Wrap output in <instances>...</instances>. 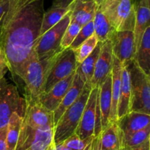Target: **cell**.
Instances as JSON below:
<instances>
[{
    "label": "cell",
    "mask_w": 150,
    "mask_h": 150,
    "mask_svg": "<svg viewBox=\"0 0 150 150\" xmlns=\"http://www.w3.org/2000/svg\"><path fill=\"white\" fill-rule=\"evenodd\" d=\"M44 0H9L0 22V48L13 80L23 83L25 65L40 37Z\"/></svg>",
    "instance_id": "obj_1"
},
{
    "label": "cell",
    "mask_w": 150,
    "mask_h": 150,
    "mask_svg": "<svg viewBox=\"0 0 150 150\" xmlns=\"http://www.w3.org/2000/svg\"><path fill=\"white\" fill-rule=\"evenodd\" d=\"M55 54L38 59L35 50L31 54L25 65L22 79L24 84V99L26 105L40 103V98L44 93L47 74Z\"/></svg>",
    "instance_id": "obj_2"
},
{
    "label": "cell",
    "mask_w": 150,
    "mask_h": 150,
    "mask_svg": "<svg viewBox=\"0 0 150 150\" xmlns=\"http://www.w3.org/2000/svg\"><path fill=\"white\" fill-rule=\"evenodd\" d=\"M91 90L90 85L85 84L80 96L62 113L56 124L54 128V142L55 145L63 143L76 132Z\"/></svg>",
    "instance_id": "obj_3"
},
{
    "label": "cell",
    "mask_w": 150,
    "mask_h": 150,
    "mask_svg": "<svg viewBox=\"0 0 150 150\" xmlns=\"http://www.w3.org/2000/svg\"><path fill=\"white\" fill-rule=\"evenodd\" d=\"M130 80V111L150 115V79L134 60L127 65Z\"/></svg>",
    "instance_id": "obj_4"
},
{
    "label": "cell",
    "mask_w": 150,
    "mask_h": 150,
    "mask_svg": "<svg viewBox=\"0 0 150 150\" xmlns=\"http://www.w3.org/2000/svg\"><path fill=\"white\" fill-rule=\"evenodd\" d=\"M98 4L116 31L134 30L133 0H100Z\"/></svg>",
    "instance_id": "obj_5"
},
{
    "label": "cell",
    "mask_w": 150,
    "mask_h": 150,
    "mask_svg": "<svg viewBox=\"0 0 150 150\" xmlns=\"http://www.w3.org/2000/svg\"><path fill=\"white\" fill-rule=\"evenodd\" d=\"M98 95V88H92L75 132L82 140L98 136L102 131Z\"/></svg>",
    "instance_id": "obj_6"
},
{
    "label": "cell",
    "mask_w": 150,
    "mask_h": 150,
    "mask_svg": "<svg viewBox=\"0 0 150 150\" xmlns=\"http://www.w3.org/2000/svg\"><path fill=\"white\" fill-rule=\"evenodd\" d=\"M54 141V127H32L22 121L16 150H47Z\"/></svg>",
    "instance_id": "obj_7"
},
{
    "label": "cell",
    "mask_w": 150,
    "mask_h": 150,
    "mask_svg": "<svg viewBox=\"0 0 150 150\" xmlns=\"http://www.w3.org/2000/svg\"><path fill=\"white\" fill-rule=\"evenodd\" d=\"M77 66L74 51L71 49L60 50L56 53L47 74L44 93L48 92L56 83L76 71Z\"/></svg>",
    "instance_id": "obj_8"
},
{
    "label": "cell",
    "mask_w": 150,
    "mask_h": 150,
    "mask_svg": "<svg viewBox=\"0 0 150 150\" xmlns=\"http://www.w3.org/2000/svg\"><path fill=\"white\" fill-rule=\"evenodd\" d=\"M70 22V10L59 23L40 36L35 44V50L38 59L50 57L60 51V42L66 28Z\"/></svg>",
    "instance_id": "obj_9"
},
{
    "label": "cell",
    "mask_w": 150,
    "mask_h": 150,
    "mask_svg": "<svg viewBox=\"0 0 150 150\" xmlns=\"http://www.w3.org/2000/svg\"><path fill=\"white\" fill-rule=\"evenodd\" d=\"M26 107V101L20 96L17 87L4 78L0 80V118L10 120L13 113L23 118Z\"/></svg>",
    "instance_id": "obj_10"
},
{
    "label": "cell",
    "mask_w": 150,
    "mask_h": 150,
    "mask_svg": "<svg viewBox=\"0 0 150 150\" xmlns=\"http://www.w3.org/2000/svg\"><path fill=\"white\" fill-rule=\"evenodd\" d=\"M113 56L122 66H127L134 60L136 54L133 31H115L111 37Z\"/></svg>",
    "instance_id": "obj_11"
},
{
    "label": "cell",
    "mask_w": 150,
    "mask_h": 150,
    "mask_svg": "<svg viewBox=\"0 0 150 150\" xmlns=\"http://www.w3.org/2000/svg\"><path fill=\"white\" fill-rule=\"evenodd\" d=\"M113 66L112 43L111 39L101 43L100 50L95 64L91 88H98L111 74Z\"/></svg>",
    "instance_id": "obj_12"
},
{
    "label": "cell",
    "mask_w": 150,
    "mask_h": 150,
    "mask_svg": "<svg viewBox=\"0 0 150 150\" xmlns=\"http://www.w3.org/2000/svg\"><path fill=\"white\" fill-rule=\"evenodd\" d=\"M75 73H72L64 79L56 83L48 92L44 93L40 98V103L49 111L54 112L61 103L73 82Z\"/></svg>",
    "instance_id": "obj_13"
},
{
    "label": "cell",
    "mask_w": 150,
    "mask_h": 150,
    "mask_svg": "<svg viewBox=\"0 0 150 150\" xmlns=\"http://www.w3.org/2000/svg\"><path fill=\"white\" fill-rule=\"evenodd\" d=\"M135 13L134 42L136 53L139 49L144 32L150 26V0H133Z\"/></svg>",
    "instance_id": "obj_14"
},
{
    "label": "cell",
    "mask_w": 150,
    "mask_h": 150,
    "mask_svg": "<svg viewBox=\"0 0 150 150\" xmlns=\"http://www.w3.org/2000/svg\"><path fill=\"white\" fill-rule=\"evenodd\" d=\"M23 123L32 127L53 126L54 128V112L48 110L40 103L26 105Z\"/></svg>",
    "instance_id": "obj_15"
},
{
    "label": "cell",
    "mask_w": 150,
    "mask_h": 150,
    "mask_svg": "<svg viewBox=\"0 0 150 150\" xmlns=\"http://www.w3.org/2000/svg\"><path fill=\"white\" fill-rule=\"evenodd\" d=\"M98 6L97 0H75L69 7L70 21L83 26L93 20Z\"/></svg>",
    "instance_id": "obj_16"
},
{
    "label": "cell",
    "mask_w": 150,
    "mask_h": 150,
    "mask_svg": "<svg viewBox=\"0 0 150 150\" xmlns=\"http://www.w3.org/2000/svg\"><path fill=\"white\" fill-rule=\"evenodd\" d=\"M122 134L130 133L144 129L150 125V115L130 111L116 121Z\"/></svg>",
    "instance_id": "obj_17"
},
{
    "label": "cell",
    "mask_w": 150,
    "mask_h": 150,
    "mask_svg": "<svg viewBox=\"0 0 150 150\" xmlns=\"http://www.w3.org/2000/svg\"><path fill=\"white\" fill-rule=\"evenodd\" d=\"M85 85V82L79 72L76 70L74 78H73V82L69 88L68 91L65 94L64 96L63 97L61 103L58 106L57 109L54 111V126L57 121H59V118L62 115V113L76 101L78 97L81 94Z\"/></svg>",
    "instance_id": "obj_18"
},
{
    "label": "cell",
    "mask_w": 150,
    "mask_h": 150,
    "mask_svg": "<svg viewBox=\"0 0 150 150\" xmlns=\"http://www.w3.org/2000/svg\"><path fill=\"white\" fill-rule=\"evenodd\" d=\"M111 72L103 82L98 87V104L100 113L102 130L110 124L109 114L111 105Z\"/></svg>",
    "instance_id": "obj_19"
},
{
    "label": "cell",
    "mask_w": 150,
    "mask_h": 150,
    "mask_svg": "<svg viewBox=\"0 0 150 150\" xmlns=\"http://www.w3.org/2000/svg\"><path fill=\"white\" fill-rule=\"evenodd\" d=\"M121 63L113 56V66L111 70V105L109 114L110 123L115 122L117 120V109L121 86Z\"/></svg>",
    "instance_id": "obj_20"
},
{
    "label": "cell",
    "mask_w": 150,
    "mask_h": 150,
    "mask_svg": "<svg viewBox=\"0 0 150 150\" xmlns=\"http://www.w3.org/2000/svg\"><path fill=\"white\" fill-rule=\"evenodd\" d=\"M100 150H119L122 146V133L117 123L111 122L98 135Z\"/></svg>",
    "instance_id": "obj_21"
},
{
    "label": "cell",
    "mask_w": 150,
    "mask_h": 150,
    "mask_svg": "<svg viewBox=\"0 0 150 150\" xmlns=\"http://www.w3.org/2000/svg\"><path fill=\"white\" fill-rule=\"evenodd\" d=\"M130 80L127 66H122L120 95L117 109V119L130 112Z\"/></svg>",
    "instance_id": "obj_22"
},
{
    "label": "cell",
    "mask_w": 150,
    "mask_h": 150,
    "mask_svg": "<svg viewBox=\"0 0 150 150\" xmlns=\"http://www.w3.org/2000/svg\"><path fill=\"white\" fill-rule=\"evenodd\" d=\"M134 60L146 74H150V26L144 32Z\"/></svg>",
    "instance_id": "obj_23"
},
{
    "label": "cell",
    "mask_w": 150,
    "mask_h": 150,
    "mask_svg": "<svg viewBox=\"0 0 150 150\" xmlns=\"http://www.w3.org/2000/svg\"><path fill=\"white\" fill-rule=\"evenodd\" d=\"M93 24L95 34L100 42H104L106 40L110 39L113 33L116 31L103 13L99 4L95 12V17L93 19Z\"/></svg>",
    "instance_id": "obj_24"
},
{
    "label": "cell",
    "mask_w": 150,
    "mask_h": 150,
    "mask_svg": "<svg viewBox=\"0 0 150 150\" xmlns=\"http://www.w3.org/2000/svg\"><path fill=\"white\" fill-rule=\"evenodd\" d=\"M101 43L102 42L99 41L92 53L81 64L78 65L76 68V71L81 75L82 79L85 82V84H88L90 86L91 81L93 77L94 71H95V64L100 54Z\"/></svg>",
    "instance_id": "obj_25"
},
{
    "label": "cell",
    "mask_w": 150,
    "mask_h": 150,
    "mask_svg": "<svg viewBox=\"0 0 150 150\" xmlns=\"http://www.w3.org/2000/svg\"><path fill=\"white\" fill-rule=\"evenodd\" d=\"M70 8H62V7L51 6L47 11L44 13L41 23L40 36L43 35L46 31L57 24L63 19L64 16L69 13Z\"/></svg>",
    "instance_id": "obj_26"
},
{
    "label": "cell",
    "mask_w": 150,
    "mask_h": 150,
    "mask_svg": "<svg viewBox=\"0 0 150 150\" xmlns=\"http://www.w3.org/2000/svg\"><path fill=\"white\" fill-rule=\"evenodd\" d=\"M22 121L23 117L17 113H12L7 124V150H16Z\"/></svg>",
    "instance_id": "obj_27"
},
{
    "label": "cell",
    "mask_w": 150,
    "mask_h": 150,
    "mask_svg": "<svg viewBox=\"0 0 150 150\" xmlns=\"http://www.w3.org/2000/svg\"><path fill=\"white\" fill-rule=\"evenodd\" d=\"M150 125L136 132L122 134V146H136L150 139Z\"/></svg>",
    "instance_id": "obj_28"
},
{
    "label": "cell",
    "mask_w": 150,
    "mask_h": 150,
    "mask_svg": "<svg viewBox=\"0 0 150 150\" xmlns=\"http://www.w3.org/2000/svg\"><path fill=\"white\" fill-rule=\"evenodd\" d=\"M98 42L99 41L95 34L94 33L86 41H83L76 49L73 51L75 57H76V63L78 65L81 64L92 53V51L96 47Z\"/></svg>",
    "instance_id": "obj_29"
},
{
    "label": "cell",
    "mask_w": 150,
    "mask_h": 150,
    "mask_svg": "<svg viewBox=\"0 0 150 150\" xmlns=\"http://www.w3.org/2000/svg\"><path fill=\"white\" fill-rule=\"evenodd\" d=\"M81 28V26H80L79 24L70 21L68 26L66 28L64 35L62 38L59 46L60 49L64 50L70 47V44L73 43L76 37L77 36Z\"/></svg>",
    "instance_id": "obj_30"
},
{
    "label": "cell",
    "mask_w": 150,
    "mask_h": 150,
    "mask_svg": "<svg viewBox=\"0 0 150 150\" xmlns=\"http://www.w3.org/2000/svg\"><path fill=\"white\" fill-rule=\"evenodd\" d=\"M94 33H95V28H94L93 20H92L91 21L88 22L85 25H83V26H81L77 36L76 37L73 43L70 44L69 48L71 49L73 51H74L83 41H86L87 38H89Z\"/></svg>",
    "instance_id": "obj_31"
},
{
    "label": "cell",
    "mask_w": 150,
    "mask_h": 150,
    "mask_svg": "<svg viewBox=\"0 0 150 150\" xmlns=\"http://www.w3.org/2000/svg\"><path fill=\"white\" fill-rule=\"evenodd\" d=\"M95 138V137L93 136L85 140H82L76 133H74L68 138H67L62 144H64V146L71 149L84 150Z\"/></svg>",
    "instance_id": "obj_32"
},
{
    "label": "cell",
    "mask_w": 150,
    "mask_h": 150,
    "mask_svg": "<svg viewBox=\"0 0 150 150\" xmlns=\"http://www.w3.org/2000/svg\"><path fill=\"white\" fill-rule=\"evenodd\" d=\"M119 150H150V139L136 146H123Z\"/></svg>",
    "instance_id": "obj_33"
},
{
    "label": "cell",
    "mask_w": 150,
    "mask_h": 150,
    "mask_svg": "<svg viewBox=\"0 0 150 150\" xmlns=\"http://www.w3.org/2000/svg\"><path fill=\"white\" fill-rule=\"evenodd\" d=\"M7 126L0 129V150H7Z\"/></svg>",
    "instance_id": "obj_34"
},
{
    "label": "cell",
    "mask_w": 150,
    "mask_h": 150,
    "mask_svg": "<svg viewBox=\"0 0 150 150\" xmlns=\"http://www.w3.org/2000/svg\"><path fill=\"white\" fill-rule=\"evenodd\" d=\"M7 71H8V68H7L5 59H4L2 53L0 52V80H1L4 78V75L7 73Z\"/></svg>",
    "instance_id": "obj_35"
},
{
    "label": "cell",
    "mask_w": 150,
    "mask_h": 150,
    "mask_svg": "<svg viewBox=\"0 0 150 150\" xmlns=\"http://www.w3.org/2000/svg\"><path fill=\"white\" fill-rule=\"evenodd\" d=\"M74 1L75 0H53L52 6L62 8H69Z\"/></svg>",
    "instance_id": "obj_36"
},
{
    "label": "cell",
    "mask_w": 150,
    "mask_h": 150,
    "mask_svg": "<svg viewBox=\"0 0 150 150\" xmlns=\"http://www.w3.org/2000/svg\"><path fill=\"white\" fill-rule=\"evenodd\" d=\"M9 5V0H0V22L4 13L7 10Z\"/></svg>",
    "instance_id": "obj_37"
},
{
    "label": "cell",
    "mask_w": 150,
    "mask_h": 150,
    "mask_svg": "<svg viewBox=\"0 0 150 150\" xmlns=\"http://www.w3.org/2000/svg\"><path fill=\"white\" fill-rule=\"evenodd\" d=\"M91 150H100V146H99V138L98 136L95 137L93 140V142H92V149Z\"/></svg>",
    "instance_id": "obj_38"
},
{
    "label": "cell",
    "mask_w": 150,
    "mask_h": 150,
    "mask_svg": "<svg viewBox=\"0 0 150 150\" xmlns=\"http://www.w3.org/2000/svg\"><path fill=\"white\" fill-rule=\"evenodd\" d=\"M55 144H54V142L53 141L52 143H51V145L49 146V147L48 148V149L47 150H54V149H55Z\"/></svg>",
    "instance_id": "obj_39"
},
{
    "label": "cell",
    "mask_w": 150,
    "mask_h": 150,
    "mask_svg": "<svg viewBox=\"0 0 150 150\" xmlns=\"http://www.w3.org/2000/svg\"><path fill=\"white\" fill-rule=\"evenodd\" d=\"M93 140H94V139H93ZM93 140H92V142H91L90 144H89V145H88V146L86 147V149H85V150H91V149H92V142H93Z\"/></svg>",
    "instance_id": "obj_40"
},
{
    "label": "cell",
    "mask_w": 150,
    "mask_h": 150,
    "mask_svg": "<svg viewBox=\"0 0 150 150\" xmlns=\"http://www.w3.org/2000/svg\"><path fill=\"white\" fill-rule=\"evenodd\" d=\"M62 150H73V149H70V148H67V147H65L64 146V148H63Z\"/></svg>",
    "instance_id": "obj_41"
},
{
    "label": "cell",
    "mask_w": 150,
    "mask_h": 150,
    "mask_svg": "<svg viewBox=\"0 0 150 150\" xmlns=\"http://www.w3.org/2000/svg\"><path fill=\"white\" fill-rule=\"evenodd\" d=\"M100 1V0H97V1H98V2H99V1Z\"/></svg>",
    "instance_id": "obj_42"
},
{
    "label": "cell",
    "mask_w": 150,
    "mask_h": 150,
    "mask_svg": "<svg viewBox=\"0 0 150 150\" xmlns=\"http://www.w3.org/2000/svg\"><path fill=\"white\" fill-rule=\"evenodd\" d=\"M0 52H1V48H0Z\"/></svg>",
    "instance_id": "obj_43"
}]
</instances>
